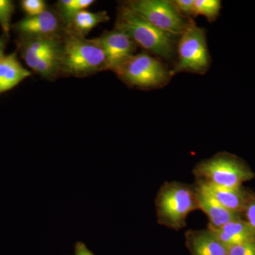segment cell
Returning <instances> with one entry per match:
<instances>
[{
    "instance_id": "cell-1",
    "label": "cell",
    "mask_w": 255,
    "mask_h": 255,
    "mask_svg": "<svg viewBox=\"0 0 255 255\" xmlns=\"http://www.w3.org/2000/svg\"><path fill=\"white\" fill-rule=\"evenodd\" d=\"M104 70L108 65L99 38L88 39L68 28L62 38L60 74L84 78Z\"/></svg>"
},
{
    "instance_id": "cell-2",
    "label": "cell",
    "mask_w": 255,
    "mask_h": 255,
    "mask_svg": "<svg viewBox=\"0 0 255 255\" xmlns=\"http://www.w3.org/2000/svg\"><path fill=\"white\" fill-rule=\"evenodd\" d=\"M115 28L127 33L137 45L147 51L164 59L173 58L176 37L150 24L125 5L119 8Z\"/></svg>"
},
{
    "instance_id": "cell-3",
    "label": "cell",
    "mask_w": 255,
    "mask_h": 255,
    "mask_svg": "<svg viewBox=\"0 0 255 255\" xmlns=\"http://www.w3.org/2000/svg\"><path fill=\"white\" fill-rule=\"evenodd\" d=\"M158 221L178 229L185 226L191 211L199 208L196 191L179 183H167L159 191L156 199Z\"/></svg>"
},
{
    "instance_id": "cell-4",
    "label": "cell",
    "mask_w": 255,
    "mask_h": 255,
    "mask_svg": "<svg viewBox=\"0 0 255 255\" xmlns=\"http://www.w3.org/2000/svg\"><path fill=\"white\" fill-rule=\"evenodd\" d=\"M177 43L178 60L173 70L169 71L171 76L181 72L205 73L209 68L211 58L204 29L189 20Z\"/></svg>"
},
{
    "instance_id": "cell-5",
    "label": "cell",
    "mask_w": 255,
    "mask_h": 255,
    "mask_svg": "<svg viewBox=\"0 0 255 255\" xmlns=\"http://www.w3.org/2000/svg\"><path fill=\"white\" fill-rule=\"evenodd\" d=\"M194 174L200 180L228 188L241 187L243 182L255 176L243 161L228 153L219 154L201 162L194 169Z\"/></svg>"
},
{
    "instance_id": "cell-6",
    "label": "cell",
    "mask_w": 255,
    "mask_h": 255,
    "mask_svg": "<svg viewBox=\"0 0 255 255\" xmlns=\"http://www.w3.org/2000/svg\"><path fill=\"white\" fill-rule=\"evenodd\" d=\"M114 72L128 86L142 89L164 86L172 77L163 64L145 53L132 55Z\"/></svg>"
},
{
    "instance_id": "cell-7",
    "label": "cell",
    "mask_w": 255,
    "mask_h": 255,
    "mask_svg": "<svg viewBox=\"0 0 255 255\" xmlns=\"http://www.w3.org/2000/svg\"><path fill=\"white\" fill-rule=\"evenodd\" d=\"M123 4L150 24L172 36H180L187 26L188 21L172 1L131 0Z\"/></svg>"
},
{
    "instance_id": "cell-8",
    "label": "cell",
    "mask_w": 255,
    "mask_h": 255,
    "mask_svg": "<svg viewBox=\"0 0 255 255\" xmlns=\"http://www.w3.org/2000/svg\"><path fill=\"white\" fill-rule=\"evenodd\" d=\"M11 29L20 38H61L68 27L57 9L48 8L37 16L19 20Z\"/></svg>"
},
{
    "instance_id": "cell-9",
    "label": "cell",
    "mask_w": 255,
    "mask_h": 255,
    "mask_svg": "<svg viewBox=\"0 0 255 255\" xmlns=\"http://www.w3.org/2000/svg\"><path fill=\"white\" fill-rule=\"evenodd\" d=\"M98 38L105 50L108 70L112 71L133 55L137 46L127 33L116 28Z\"/></svg>"
},
{
    "instance_id": "cell-10",
    "label": "cell",
    "mask_w": 255,
    "mask_h": 255,
    "mask_svg": "<svg viewBox=\"0 0 255 255\" xmlns=\"http://www.w3.org/2000/svg\"><path fill=\"white\" fill-rule=\"evenodd\" d=\"M20 55L28 68L34 67L40 60L61 52V38H20L16 41Z\"/></svg>"
},
{
    "instance_id": "cell-11",
    "label": "cell",
    "mask_w": 255,
    "mask_h": 255,
    "mask_svg": "<svg viewBox=\"0 0 255 255\" xmlns=\"http://www.w3.org/2000/svg\"><path fill=\"white\" fill-rule=\"evenodd\" d=\"M197 187L214 197L226 209L237 214H244L252 194L241 187H220L205 181H198Z\"/></svg>"
},
{
    "instance_id": "cell-12",
    "label": "cell",
    "mask_w": 255,
    "mask_h": 255,
    "mask_svg": "<svg viewBox=\"0 0 255 255\" xmlns=\"http://www.w3.org/2000/svg\"><path fill=\"white\" fill-rule=\"evenodd\" d=\"M195 191L199 209L202 210L209 217V227L219 228L231 221L242 219L241 214L226 209L197 186Z\"/></svg>"
},
{
    "instance_id": "cell-13",
    "label": "cell",
    "mask_w": 255,
    "mask_h": 255,
    "mask_svg": "<svg viewBox=\"0 0 255 255\" xmlns=\"http://www.w3.org/2000/svg\"><path fill=\"white\" fill-rule=\"evenodd\" d=\"M209 229L228 248L255 241V230L243 219L231 221L219 228L209 226Z\"/></svg>"
},
{
    "instance_id": "cell-14",
    "label": "cell",
    "mask_w": 255,
    "mask_h": 255,
    "mask_svg": "<svg viewBox=\"0 0 255 255\" xmlns=\"http://www.w3.org/2000/svg\"><path fill=\"white\" fill-rule=\"evenodd\" d=\"M31 75L20 63L16 52L5 55L0 62V95L12 90Z\"/></svg>"
},
{
    "instance_id": "cell-15",
    "label": "cell",
    "mask_w": 255,
    "mask_h": 255,
    "mask_svg": "<svg viewBox=\"0 0 255 255\" xmlns=\"http://www.w3.org/2000/svg\"><path fill=\"white\" fill-rule=\"evenodd\" d=\"M187 244L192 255H228V248L210 230L190 231Z\"/></svg>"
},
{
    "instance_id": "cell-16",
    "label": "cell",
    "mask_w": 255,
    "mask_h": 255,
    "mask_svg": "<svg viewBox=\"0 0 255 255\" xmlns=\"http://www.w3.org/2000/svg\"><path fill=\"white\" fill-rule=\"evenodd\" d=\"M109 20L110 16L107 11L93 12L82 10L73 18L68 28L80 36L85 37L96 26Z\"/></svg>"
},
{
    "instance_id": "cell-17",
    "label": "cell",
    "mask_w": 255,
    "mask_h": 255,
    "mask_svg": "<svg viewBox=\"0 0 255 255\" xmlns=\"http://www.w3.org/2000/svg\"><path fill=\"white\" fill-rule=\"evenodd\" d=\"M95 2V0H60L57 3V11L68 27L80 11L86 10Z\"/></svg>"
},
{
    "instance_id": "cell-18",
    "label": "cell",
    "mask_w": 255,
    "mask_h": 255,
    "mask_svg": "<svg viewBox=\"0 0 255 255\" xmlns=\"http://www.w3.org/2000/svg\"><path fill=\"white\" fill-rule=\"evenodd\" d=\"M221 9V1L219 0H194L193 15L205 16L209 21L216 19Z\"/></svg>"
},
{
    "instance_id": "cell-19",
    "label": "cell",
    "mask_w": 255,
    "mask_h": 255,
    "mask_svg": "<svg viewBox=\"0 0 255 255\" xmlns=\"http://www.w3.org/2000/svg\"><path fill=\"white\" fill-rule=\"evenodd\" d=\"M15 11V4L11 0H0V26L4 36L9 37L11 30V18Z\"/></svg>"
},
{
    "instance_id": "cell-20",
    "label": "cell",
    "mask_w": 255,
    "mask_h": 255,
    "mask_svg": "<svg viewBox=\"0 0 255 255\" xmlns=\"http://www.w3.org/2000/svg\"><path fill=\"white\" fill-rule=\"evenodd\" d=\"M20 4L27 16H37L48 9L46 1L43 0H22Z\"/></svg>"
},
{
    "instance_id": "cell-21",
    "label": "cell",
    "mask_w": 255,
    "mask_h": 255,
    "mask_svg": "<svg viewBox=\"0 0 255 255\" xmlns=\"http://www.w3.org/2000/svg\"><path fill=\"white\" fill-rule=\"evenodd\" d=\"M228 255H255V241L231 247L228 248Z\"/></svg>"
},
{
    "instance_id": "cell-22",
    "label": "cell",
    "mask_w": 255,
    "mask_h": 255,
    "mask_svg": "<svg viewBox=\"0 0 255 255\" xmlns=\"http://www.w3.org/2000/svg\"><path fill=\"white\" fill-rule=\"evenodd\" d=\"M176 9L178 10L180 14L193 15L194 10V0H175L172 1Z\"/></svg>"
},
{
    "instance_id": "cell-23",
    "label": "cell",
    "mask_w": 255,
    "mask_h": 255,
    "mask_svg": "<svg viewBox=\"0 0 255 255\" xmlns=\"http://www.w3.org/2000/svg\"><path fill=\"white\" fill-rule=\"evenodd\" d=\"M246 221L255 230V195H252L245 210Z\"/></svg>"
},
{
    "instance_id": "cell-24",
    "label": "cell",
    "mask_w": 255,
    "mask_h": 255,
    "mask_svg": "<svg viewBox=\"0 0 255 255\" xmlns=\"http://www.w3.org/2000/svg\"><path fill=\"white\" fill-rule=\"evenodd\" d=\"M75 255H95L92 253L88 248L86 246V245L81 243V242H78L75 246Z\"/></svg>"
},
{
    "instance_id": "cell-25",
    "label": "cell",
    "mask_w": 255,
    "mask_h": 255,
    "mask_svg": "<svg viewBox=\"0 0 255 255\" xmlns=\"http://www.w3.org/2000/svg\"><path fill=\"white\" fill-rule=\"evenodd\" d=\"M9 37L4 36V34H1L0 36V62L4 58L5 56L4 51L6 49V45H7L8 41H9Z\"/></svg>"
}]
</instances>
